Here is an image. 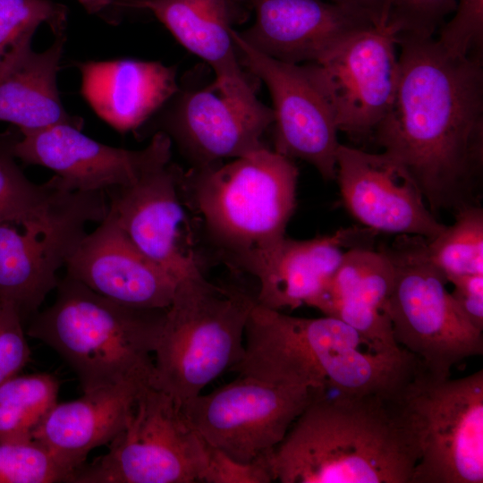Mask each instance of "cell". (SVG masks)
Listing matches in <instances>:
<instances>
[{
  "mask_svg": "<svg viewBox=\"0 0 483 483\" xmlns=\"http://www.w3.org/2000/svg\"><path fill=\"white\" fill-rule=\"evenodd\" d=\"M148 383L131 381L99 387L84 392L79 399L56 402L35 429L32 439L74 473L91 450L108 445L119 434L137 394Z\"/></svg>",
  "mask_w": 483,
  "mask_h": 483,
  "instance_id": "24",
  "label": "cell"
},
{
  "mask_svg": "<svg viewBox=\"0 0 483 483\" xmlns=\"http://www.w3.org/2000/svg\"><path fill=\"white\" fill-rule=\"evenodd\" d=\"M417 459L397 398L319 392L269 465L281 483H411Z\"/></svg>",
  "mask_w": 483,
  "mask_h": 483,
  "instance_id": "3",
  "label": "cell"
},
{
  "mask_svg": "<svg viewBox=\"0 0 483 483\" xmlns=\"http://www.w3.org/2000/svg\"><path fill=\"white\" fill-rule=\"evenodd\" d=\"M67 18L68 8L52 0H0V66L42 23L65 34Z\"/></svg>",
  "mask_w": 483,
  "mask_h": 483,
  "instance_id": "29",
  "label": "cell"
},
{
  "mask_svg": "<svg viewBox=\"0 0 483 483\" xmlns=\"http://www.w3.org/2000/svg\"><path fill=\"white\" fill-rule=\"evenodd\" d=\"M131 10L152 13L187 50L208 64L225 96L243 104H255L257 87L241 64L232 31L251 10L248 0H140Z\"/></svg>",
  "mask_w": 483,
  "mask_h": 483,
  "instance_id": "20",
  "label": "cell"
},
{
  "mask_svg": "<svg viewBox=\"0 0 483 483\" xmlns=\"http://www.w3.org/2000/svg\"><path fill=\"white\" fill-rule=\"evenodd\" d=\"M376 233L365 227H349L309 240L285 237L255 275L259 286L256 303L278 311L312 307L346 251L372 246Z\"/></svg>",
  "mask_w": 483,
  "mask_h": 483,
  "instance_id": "21",
  "label": "cell"
},
{
  "mask_svg": "<svg viewBox=\"0 0 483 483\" xmlns=\"http://www.w3.org/2000/svg\"><path fill=\"white\" fill-rule=\"evenodd\" d=\"M24 323L8 303L0 301V384L17 376L30 360Z\"/></svg>",
  "mask_w": 483,
  "mask_h": 483,
  "instance_id": "33",
  "label": "cell"
},
{
  "mask_svg": "<svg viewBox=\"0 0 483 483\" xmlns=\"http://www.w3.org/2000/svg\"><path fill=\"white\" fill-rule=\"evenodd\" d=\"M420 369L406 351L386 349L338 318L294 317L255 301L242 358L230 371L318 392L395 399Z\"/></svg>",
  "mask_w": 483,
  "mask_h": 483,
  "instance_id": "2",
  "label": "cell"
},
{
  "mask_svg": "<svg viewBox=\"0 0 483 483\" xmlns=\"http://www.w3.org/2000/svg\"><path fill=\"white\" fill-rule=\"evenodd\" d=\"M108 208L106 192L66 191L35 218L0 223V301L29 322L57 287V272L87 233V224L100 223Z\"/></svg>",
  "mask_w": 483,
  "mask_h": 483,
  "instance_id": "10",
  "label": "cell"
},
{
  "mask_svg": "<svg viewBox=\"0 0 483 483\" xmlns=\"http://www.w3.org/2000/svg\"><path fill=\"white\" fill-rule=\"evenodd\" d=\"M318 393L305 386L239 375L190 399L182 409L206 444L237 461L252 462L271 457Z\"/></svg>",
  "mask_w": 483,
  "mask_h": 483,
  "instance_id": "12",
  "label": "cell"
},
{
  "mask_svg": "<svg viewBox=\"0 0 483 483\" xmlns=\"http://www.w3.org/2000/svg\"><path fill=\"white\" fill-rule=\"evenodd\" d=\"M73 472L34 439L0 441V483H71Z\"/></svg>",
  "mask_w": 483,
  "mask_h": 483,
  "instance_id": "30",
  "label": "cell"
},
{
  "mask_svg": "<svg viewBox=\"0 0 483 483\" xmlns=\"http://www.w3.org/2000/svg\"><path fill=\"white\" fill-rule=\"evenodd\" d=\"M58 391V380L47 373L17 375L0 384V441L32 439Z\"/></svg>",
  "mask_w": 483,
  "mask_h": 483,
  "instance_id": "26",
  "label": "cell"
},
{
  "mask_svg": "<svg viewBox=\"0 0 483 483\" xmlns=\"http://www.w3.org/2000/svg\"><path fill=\"white\" fill-rule=\"evenodd\" d=\"M396 47V34L375 25L316 63L337 129L355 141L373 137L392 104L399 75Z\"/></svg>",
  "mask_w": 483,
  "mask_h": 483,
  "instance_id": "15",
  "label": "cell"
},
{
  "mask_svg": "<svg viewBox=\"0 0 483 483\" xmlns=\"http://www.w3.org/2000/svg\"><path fill=\"white\" fill-rule=\"evenodd\" d=\"M254 23L238 32L258 52L290 64L317 63L375 26L367 13L323 0H248Z\"/></svg>",
  "mask_w": 483,
  "mask_h": 483,
  "instance_id": "18",
  "label": "cell"
},
{
  "mask_svg": "<svg viewBox=\"0 0 483 483\" xmlns=\"http://www.w3.org/2000/svg\"><path fill=\"white\" fill-rule=\"evenodd\" d=\"M80 93L95 114L120 133L135 132L177 90L175 66L130 58L74 62Z\"/></svg>",
  "mask_w": 483,
  "mask_h": 483,
  "instance_id": "22",
  "label": "cell"
},
{
  "mask_svg": "<svg viewBox=\"0 0 483 483\" xmlns=\"http://www.w3.org/2000/svg\"><path fill=\"white\" fill-rule=\"evenodd\" d=\"M394 280V267L384 249H350L312 308L386 349L401 351L387 310Z\"/></svg>",
  "mask_w": 483,
  "mask_h": 483,
  "instance_id": "23",
  "label": "cell"
},
{
  "mask_svg": "<svg viewBox=\"0 0 483 483\" xmlns=\"http://www.w3.org/2000/svg\"><path fill=\"white\" fill-rule=\"evenodd\" d=\"M232 37L242 66L270 93L274 150L310 164L326 181L335 180L339 131L317 64L281 62L251 47L235 30Z\"/></svg>",
  "mask_w": 483,
  "mask_h": 483,
  "instance_id": "13",
  "label": "cell"
},
{
  "mask_svg": "<svg viewBox=\"0 0 483 483\" xmlns=\"http://www.w3.org/2000/svg\"><path fill=\"white\" fill-rule=\"evenodd\" d=\"M67 123L21 132L14 154L25 165L52 170L70 191H103L131 185L171 162L172 140L162 132L138 150L108 146Z\"/></svg>",
  "mask_w": 483,
  "mask_h": 483,
  "instance_id": "14",
  "label": "cell"
},
{
  "mask_svg": "<svg viewBox=\"0 0 483 483\" xmlns=\"http://www.w3.org/2000/svg\"><path fill=\"white\" fill-rule=\"evenodd\" d=\"M195 69L181 78L177 90L135 132L138 139L167 135L192 168H201L267 148L272 108L258 101L243 104L218 89L215 79Z\"/></svg>",
  "mask_w": 483,
  "mask_h": 483,
  "instance_id": "11",
  "label": "cell"
},
{
  "mask_svg": "<svg viewBox=\"0 0 483 483\" xmlns=\"http://www.w3.org/2000/svg\"><path fill=\"white\" fill-rule=\"evenodd\" d=\"M453 13L439 28L438 44L453 56H482L483 0H457Z\"/></svg>",
  "mask_w": 483,
  "mask_h": 483,
  "instance_id": "32",
  "label": "cell"
},
{
  "mask_svg": "<svg viewBox=\"0 0 483 483\" xmlns=\"http://www.w3.org/2000/svg\"><path fill=\"white\" fill-rule=\"evenodd\" d=\"M335 180L345 208L365 228L432 240L446 226L404 167L384 152L340 144Z\"/></svg>",
  "mask_w": 483,
  "mask_h": 483,
  "instance_id": "17",
  "label": "cell"
},
{
  "mask_svg": "<svg viewBox=\"0 0 483 483\" xmlns=\"http://www.w3.org/2000/svg\"><path fill=\"white\" fill-rule=\"evenodd\" d=\"M434 239L425 241L428 259L445 277L483 274V208L470 206Z\"/></svg>",
  "mask_w": 483,
  "mask_h": 483,
  "instance_id": "28",
  "label": "cell"
},
{
  "mask_svg": "<svg viewBox=\"0 0 483 483\" xmlns=\"http://www.w3.org/2000/svg\"><path fill=\"white\" fill-rule=\"evenodd\" d=\"M174 163L108 190V212L132 244L176 279L203 272Z\"/></svg>",
  "mask_w": 483,
  "mask_h": 483,
  "instance_id": "16",
  "label": "cell"
},
{
  "mask_svg": "<svg viewBox=\"0 0 483 483\" xmlns=\"http://www.w3.org/2000/svg\"><path fill=\"white\" fill-rule=\"evenodd\" d=\"M66 275L117 302L167 309L180 282L127 238L109 212L68 259Z\"/></svg>",
  "mask_w": 483,
  "mask_h": 483,
  "instance_id": "19",
  "label": "cell"
},
{
  "mask_svg": "<svg viewBox=\"0 0 483 483\" xmlns=\"http://www.w3.org/2000/svg\"><path fill=\"white\" fill-rule=\"evenodd\" d=\"M52 305L29 321L26 334L53 349L84 392L150 382L166 309H140L106 298L65 275Z\"/></svg>",
  "mask_w": 483,
  "mask_h": 483,
  "instance_id": "5",
  "label": "cell"
},
{
  "mask_svg": "<svg viewBox=\"0 0 483 483\" xmlns=\"http://www.w3.org/2000/svg\"><path fill=\"white\" fill-rule=\"evenodd\" d=\"M207 445L187 420L182 405L145 385L108 452L82 464L71 483L201 482Z\"/></svg>",
  "mask_w": 483,
  "mask_h": 483,
  "instance_id": "9",
  "label": "cell"
},
{
  "mask_svg": "<svg viewBox=\"0 0 483 483\" xmlns=\"http://www.w3.org/2000/svg\"><path fill=\"white\" fill-rule=\"evenodd\" d=\"M136 1L140 0H114L117 8L123 15L126 13L127 5Z\"/></svg>",
  "mask_w": 483,
  "mask_h": 483,
  "instance_id": "38",
  "label": "cell"
},
{
  "mask_svg": "<svg viewBox=\"0 0 483 483\" xmlns=\"http://www.w3.org/2000/svg\"><path fill=\"white\" fill-rule=\"evenodd\" d=\"M453 289L451 295L469 320L483 331V274L446 277Z\"/></svg>",
  "mask_w": 483,
  "mask_h": 483,
  "instance_id": "35",
  "label": "cell"
},
{
  "mask_svg": "<svg viewBox=\"0 0 483 483\" xmlns=\"http://www.w3.org/2000/svg\"><path fill=\"white\" fill-rule=\"evenodd\" d=\"M21 136L15 126L0 133V223H22L35 218L66 191L55 175L42 184L27 178L14 154V146Z\"/></svg>",
  "mask_w": 483,
  "mask_h": 483,
  "instance_id": "27",
  "label": "cell"
},
{
  "mask_svg": "<svg viewBox=\"0 0 483 483\" xmlns=\"http://www.w3.org/2000/svg\"><path fill=\"white\" fill-rule=\"evenodd\" d=\"M456 4L457 0H387L385 25L396 36L430 38Z\"/></svg>",
  "mask_w": 483,
  "mask_h": 483,
  "instance_id": "31",
  "label": "cell"
},
{
  "mask_svg": "<svg viewBox=\"0 0 483 483\" xmlns=\"http://www.w3.org/2000/svg\"><path fill=\"white\" fill-rule=\"evenodd\" d=\"M418 459L411 483L483 482V370L436 378L422 369L397 397Z\"/></svg>",
  "mask_w": 483,
  "mask_h": 483,
  "instance_id": "8",
  "label": "cell"
},
{
  "mask_svg": "<svg viewBox=\"0 0 483 483\" xmlns=\"http://www.w3.org/2000/svg\"><path fill=\"white\" fill-rule=\"evenodd\" d=\"M298 168L267 147L227 163L182 169L179 187L219 258L255 276L285 236Z\"/></svg>",
  "mask_w": 483,
  "mask_h": 483,
  "instance_id": "4",
  "label": "cell"
},
{
  "mask_svg": "<svg viewBox=\"0 0 483 483\" xmlns=\"http://www.w3.org/2000/svg\"><path fill=\"white\" fill-rule=\"evenodd\" d=\"M396 41L397 86L372 138L409 173L436 216L480 205L482 56H453L433 37Z\"/></svg>",
  "mask_w": 483,
  "mask_h": 483,
  "instance_id": "1",
  "label": "cell"
},
{
  "mask_svg": "<svg viewBox=\"0 0 483 483\" xmlns=\"http://www.w3.org/2000/svg\"><path fill=\"white\" fill-rule=\"evenodd\" d=\"M89 14H94L111 25L118 24L123 14L117 8L114 0H77Z\"/></svg>",
  "mask_w": 483,
  "mask_h": 483,
  "instance_id": "37",
  "label": "cell"
},
{
  "mask_svg": "<svg viewBox=\"0 0 483 483\" xmlns=\"http://www.w3.org/2000/svg\"><path fill=\"white\" fill-rule=\"evenodd\" d=\"M330 2L367 13L376 25L385 24L387 0H330Z\"/></svg>",
  "mask_w": 483,
  "mask_h": 483,
  "instance_id": "36",
  "label": "cell"
},
{
  "mask_svg": "<svg viewBox=\"0 0 483 483\" xmlns=\"http://www.w3.org/2000/svg\"><path fill=\"white\" fill-rule=\"evenodd\" d=\"M207 445L208 461L201 482L206 483H269L274 481L269 459L252 462L237 461Z\"/></svg>",
  "mask_w": 483,
  "mask_h": 483,
  "instance_id": "34",
  "label": "cell"
},
{
  "mask_svg": "<svg viewBox=\"0 0 483 483\" xmlns=\"http://www.w3.org/2000/svg\"><path fill=\"white\" fill-rule=\"evenodd\" d=\"M255 298L209 282L203 272L177 284L154 351L150 384L182 405L242 358Z\"/></svg>",
  "mask_w": 483,
  "mask_h": 483,
  "instance_id": "6",
  "label": "cell"
},
{
  "mask_svg": "<svg viewBox=\"0 0 483 483\" xmlns=\"http://www.w3.org/2000/svg\"><path fill=\"white\" fill-rule=\"evenodd\" d=\"M43 52L25 39L0 66V121L21 132L54 124L83 128V118L64 108L57 87V73L64 53L65 34L55 36Z\"/></svg>",
  "mask_w": 483,
  "mask_h": 483,
  "instance_id": "25",
  "label": "cell"
},
{
  "mask_svg": "<svg viewBox=\"0 0 483 483\" xmlns=\"http://www.w3.org/2000/svg\"><path fill=\"white\" fill-rule=\"evenodd\" d=\"M425 241L398 235L384 249L394 267L387 310L397 345L425 373L446 378L453 367L482 355L483 331L453 299L445 275L426 256Z\"/></svg>",
  "mask_w": 483,
  "mask_h": 483,
  "instance_id": "7",
  "label": "cell"
}]
</instances>
